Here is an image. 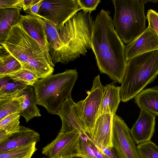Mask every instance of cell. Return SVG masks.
Instances as JSON below:
<instances>
[{"label":"cell","instance_id":"cell-2","mask_svg":"<svg viewBox=\"0 0 158 158\" xmlns=\"http://www.w3.org/2000/svg\"><path fill=\"white\" fill-rule=\"evenodd\" d=\"M94 21L91 13L81 10L57 29L61 46L57 50L49 51L53 63L66 64L85 55L88 50L91 48Z\"/></svg>","mask_w":158,"mask_h":158},{"label":"cell","instance_id":"cell-4","mask_svg":"<svg viewBox=\"0 0 158 158\" xmlns=\"http://www.w3.org/2000/svg\"><path fill=\"white\" fill-rule=\"evenodd\" d=\"M158 74V50L136 56L127 61L126 72L119 87L120 100L126 102L133 98Z\"/></svg>","mask_w":158,"mask_h":158},{"label":"cell","instance_id":"cell-11","mask_svg":"<svg viewBox=\"0 0 158 158\" xmlns=\"http://www.w3.org/2000/svg\"><path fill=\"white\" fill-rule=\"evenodd\" d=\"M56 114L59 116L62 121L60 132L66 133L75 130L85 135L87 130L82 124L77 103L71 95L64 100Z\"/></svg>","mask_w":158,"mask_h":158},{"label":"cell","instance_id":"cell-37","mask_svg":"<svg viewBox=\"0 0 158 158\" xmlns=\"http://www.w3.org/2000/svg\"></svg>","mask_w":158,"mask_h":158},{"label":"cell","instance_id":"cell-3","mask_svg":"<svg viewBox=\"0 0 158 158\" xmlns=\"http://www.w3.org/2000/svg\"><path fill=\"white\" fill-rule=\"evenodd\" d=\"M0 43L20 63L22 69L32 72L40 79L52 75L54 68L41 47L19 23L11 27L6 39Z\"/></svg>","mask_w":158,"mask_h":158},{"label":"cell","instance_id":"cell-15","mask_svg":"<svg viewBox=\"0 0 158 158\" xmlns=\"http://www.w3.org/2000/svg\"><path fill=\"white\" fill-rule=\"evenodd\" d=\"M113 117L108 114H103L98 117L92 130L89 133L94 140L111 149H114Z\"/></svg>","mask_w":158,"mask_h":158},{"label":"cell","instance_id":"cell-18","mask_svg":"<svg viewBox=\"0 0 158 158\" xmlns=\"http://www.w3.org/2000/svg\"><path fill=\"white\" fill-rule=\"evenodd\" d=\"M14 96L19 99L21 106L20 116H23L26 122L36 117L41 116L40 110L36 106V98L32 86H27Z\"/></svg>","mask_w":158,"mask_h":158},{"label":"cell","instance_id":"cell-17","mask_svg":"<svg viewBox=\"0 0 158 158\" xmlns=\"http://www.w3.org/2000/svg\"><path fill=\"white\" fill-rule=\"evenodd\" d=\"M118 86L113 83L103 86L102 100L97 118L102 115L110 114L113 116L115 114L120 100Z\"/></svg>","mask_w":158,"mask_h":158},{"label":"cell","instance_id":"cell-14","mask_svg":"<svg viewBox=\"0 0 158 158\" xmlns=\"http://www.w3.org/2000/svg\"><path fill=\"white\" fill-rule=\"evenodd\" d=\"M156 116L155 114L141 110L138 118L130 130L135 144L138 145L151 141L155 131Z\"/></svg>","mask_w":158,"mask_h":158},{"label":"cell","instance_id":"cell-33","mask_svg":"<svg viewBox=\"0 0 158 158\" xmlns=\"http://www.w3.org/2000/svg\"><path fill=\"white\" fill-rule=\"evenodd\" d=\"M22 0H0V9L22 8Z\"/></svg>","mask_w":158,"mask_h":158},{"label":"cell","instance_id":"cell-35","mask_svg":"<svg viewBox=\"0 0 158 158\" xmlns=\"http://www.w3.org/2000/svg\"><path fill=\"white\" fill-rule=\"evenodd\" d=\"M40 0H22V8L25 11L40 1Z\"/></svg>","mask_w":158,"mask_h":158},{"label":"cell","instance_id":"cell-36","mask_svg":"<svg viewBox=\"0 0 158 158\" xmlns=\"http://www.w3.org/2000/svg\"><path fill=\"white\" fill-rule=\"evenodd\" d=\"M11 134L7 133L5 131L0 130V144L9 139Z\"/></svg>","mask_w":158,"mask_h":158},{"label":"cell","instance_id":"cell-27","mask_svg":"<svg viewBox=\"0 0 158 158\" xmlns=\"http://www.w3.org/2000/svg\"><path fill=\"white\" fill-rule=\"evenodd\" d=\"M20 114L16 113L10 115L0 121V130L5 131L12 134L19 131Z\"/></svg>","mask_w":158,"mask_h":158},{"label":"cell","instance_id":"cell-10","mask_svg":"<svg viewBox=\"0 0 158 158\" xmlns=\"http://www.w3.org/2000/svg\"><path fill=\"white\" fill-rule=\"evenodd\" d=\"M112 128L114 148L118 158H140L130 129L116 114L113 117Z\"/></svg>","mask_w":158,"mask_h":158},{"label":"cell","instance_id":"cell-19","mask_svg":"<svg viewBox=\"0 0 158 158\" xmlns=\"http://www.w3.org/2000/svg\"><path fill=\"white\" fill-rule=\"evenodd\" d=\"M134 102L141 110L158 115V86L143 89L135 97Z\"/></svg>","mask_w":158,"mask_h":158},{"label":"cell","instance_id":"cell-28","mask_svg":"<svg viewBox=\"0 0 158 158\" xmlns=\"http://www.w3.org/2000/svg\"><path fill=\"white\" fill-rule=\"evenodd\" d=\"M7 76L14 81L21 82L27 85L32 86L39 80V78L34 73L23 69Z\"/></svg>","mask_w":158,"mask_h":158},{"label":"cell","instance_id":"cell-7","mask_svg":"<svg viewBox=\"0 0 158 158\" xmlns=\"http://www.w3.org/2000/svg\"><path fill=\"white\" fill-rule=\"evenodd\" d=\"M81 134L74 130L60 132L56 138L42 149V153L48 158H73L81 155Z\"/></svg>","mask_w":158,"mask_h":158},{"label":"cell","instance_id":"cell-20","mask_svg":"<svg viewBox=\"0 0 158 158\" xmlns=\"http://www.w3.org/2000/svg\"><path fill=\"white\" fill-rule=\"evenodd\" d=\"M20 15L17 9H0V42L5 40L11 27L19 23Z\"/></svg>","mask_w":158,"mask_h":158},{"label":"cell","instance_id":"cell-32","mask_svg":"<svg viewBox=\"0 0 158 158\" xmlns=\"http://www.w3.org/2000/svg\"><path fill=\"white\" fill-rule=\"evenodd\" d=\"M84 136L90 139L102 152L109 158H118L117 154L115 153L114 149H109L95 141L91 138L88 132H86Z\"/></svg>","mask_w":158,"mask_h":158},{"label":"cell","instance_id":"cell-25","mask_svg":"<svg viewBox=\"0 0 158 158\" xmlns=\"http://www.w3.org/2000/svg\"><path fill=\"white\" fill-rule=\"evenodd\" d=\"M36 143L0 153V158H31L37 150Z\"/></svg>","mask_w":158,"mask_h":158},{"label":"cell","instance_id":"cell-16","mask_svg":"<svg viewBox=\"0 0 158 158\" xmlns=\"http://www.w3.org/2000/svg\"><path fill=\"white\" fill-rule=\"evenodd\" d=\"M40 135L29 128L20 126L19 132L11 134L10 138L0 144V153L39 142Z\"/></svg>","mask_w":158,"mask_h":158},{"label":"cell","instance_id":"cell-24","mask_svg":"<svg viewBox=\"0 0 158 158\" xmlns=\"http://www.w3.org/2000/svg\"><path fill=\"white\" fill-rule=\"evenodd\" d=\"M86 138H84L81 135V155L73 158H109L102 152L90 139Z\"/></svg>","mask_w":158,"mask_h":158},{"label":"cell","instance_id":"cell-1","mask_svg":"<svg viewBox=\"0 0 158 158\" xmlns=\"http://www.w3.org/2000/svg\"><path fill=\"white\" fill-rule=\"evenodd\" d=\"M110 13L102 9L97 15L92 27L91 49L101 73L121 83L127 63L125 45L115 30Z\"/></svg>","mask_w":158,"mask_h":158},{"label":"cell","instance_id":"cell-9","mask_svg":"<svg viewBox=\"0 0 158 158\" xmlns=\"http://www.w3.org/2000/svg\"><path fill=\"white\" fill-rule=\"evenodd\" d=\"M103 87L98 75L94 78L92 89L86 98L76 103L82 124L89 133L92 130L97 118Z\"/></svg>","mask_w":158,"mask_h":158},{"label":"cell","instance_id":"cell-30","mask_svg":"<svg viewBox=\"0 0 158 158\" xmlns=\"http://www.w3.org/2000/svg\"><path fill=\"white\" fill-rule=\"evenodd\" d=\"M81 10L84 12L91 13L96 8L100 2V0H77Z\"/></svg>","mask_w":158,"mask_h":158},{"label":"cell","instance_id":"cell-29","mask_svg":"<svg viewBox=\"0 0 158 158\" xmlns=\"http://www.w3.org/2000/svg\"><path fill=\"white\" fill-rule=\"evenodd\" d=\"M140 158H158V146L151 141L137 146Z\"/></svg>","mask_w":158,"mask_h":158},{"label":"cell","instance_id":"cell-21","mask_svg":"<svg viewBox=\"0 0 158 158\" xmlns=\"http://www.w3.org/2000/svg\"><path fill=\"white\" fill-rule=\"evenodd\" d=\"M0 77L13 74L22 69L20 63L2 46L0 47Z\"/></svg>","mask_w":158,"mask_h":158},{"label":"cell","instance_id":"cell-23","mask_svg":"<svg viewBox=\"0 0 158 158\" xmlns=\"http://www.w3.org/2000/svg\"><path fill=\"white\" fill-rule=\"evenodd\" d=\"M21 102L16 96L0 99V121L6 117L21 111Z\"/></svg>","mask_w":158,"mask_h":158},{"label":"cell","instance_id":"cell-22","mask_svg":"<svg viewBox=\"0 0 158 158\" xmlns=\"http://www.w3.org/2000/svg\"><path fill=\"white\" fill-rule=\"evenodd\" d=\"M28 86L7 76L0 77V99L13 97Z\"/></svg>","mask_w":158,"mask_h":158},{"label":"cell","instance_id":"cell-12","mask_svg":"<svg viewBox=\"0 0 158 158\" xmlns=\"http://www.w3.org/2000/svg\"><path fill=\"white\" fill-rule=\"evenodd\" d=\"M19 23L28 34L40 45L48 61L54 68L49 53V47L44 27V19L35 15H20Z\"/></svg>","mask_w":158,"mask_h":158},{"label":"cell","instance_id":"cell-31","mask_svg":"<svg viewBox=\"0 0 158 158\" xmlns=\"http://www.w3.org/2000/svg\"><path fill=\"white\" fill-rule=\"evenodd\" d=\"M148 27L154 31L158 36V13L152 9L148 11L146 17Z\"/></svg>","mask_w":158,"mask_h":158},{"label":"cell","instance_id":"cell-5","mask_svg":"<svg viewBox=\"0 0 158 158\" xmlns=\"http://www.w3.org/2000/svg\"><path fill=\"white\" fill-rule=\"evenodd\" d=\"M77 78L78 73L74 69L39 80L33 86L36 105L56 114L64 100L71 95Z\"/></svg>","mask_w":158,"mask_h":158},{"label":"cell","instance_id":"cell-8","mask_svg":"<svg viewBox=\"0 0 158 158\" xmlns=\"http://www.w3.org/2000/svg\"><path fill=\"white\" fill-rule=\"evenodd\" d=\"M81 9L77 0H44L38 16L59 28L69 18Z\"/></svg>","mask_w":158,"mask_h":158},{"label":"cell","instance_id":"cell-34","mask_svg":"<svg viewBox=\"0 0 158 158\" xmlns=\"http://www.w3.org/2000/svg\"><path fill=\"white\" fill-rule=\"evenodd\" d=\"M43 0H40L39 2L25 11L24 12L27 14L38 16V12Z\"/></svg>","mask_w":158,"mask_h":158},{"label":"cell","instance_id":"cell-13","mask_svg":"<svg viewBox=\"0 0 158 158\" xmlns=\"http://www.w3.org/2000/svg\"><path fill=\"white\" fill-rule=\"evenodd\" d=\"M156 50H158V36L148 27L135 40L125 46L127 61L136 56Z\"/></svg>","mask_w":158,"mask_h":158},{"label":"cell","instance_id":"cell-26","mask_svg":"<svg viewBox=\"0 0 158 158\" xmlns=\"http://www.w3.org/2000/svg\"><path fill=\"white\" fill-rule=\"evenodd\" d=\"M44 27L50 50H55L61 46L58 30L56 25L44 20Z\"/></svg>","mask_w":158,"mask_h":158},{"label":"cell","instance_id":"cell-6","mask_svg":"<svg viewBox=\"0 0 158 158\" xmlns=\"http://www.w3.org/2000/svg\"><path fill=\"white\" fill-rule=\"evenodd\" d=\"M115 30L123 42L128 44L146 29V17L142 0H112Z\"/></svg>","mask_w":158,"mask_h":158}]
</instances>
